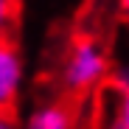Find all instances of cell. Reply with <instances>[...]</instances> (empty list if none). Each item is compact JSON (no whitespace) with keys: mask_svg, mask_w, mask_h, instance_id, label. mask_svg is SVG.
<instances>
[{"mask_svg":"<svg viewBox=\"0 0 129 129\" xmlns=\"http://www.w3.org/2000/svg\"><path fill=\"white\" fill-rule=\"evenodd\" d=\"M118 17H121V23L129 28V0H118Z\"/></svg>","mask_w":129,"mask_h":129,"instance_id":"8992f818","label":"cell"},{"mask_svg":"<svg viewBox=\"0 0 129 129\" xmlns=\"http://www.w3.org/2000/svg\"><path fill=\"white\" fill-rule=\"evenodd\" d=\"M76 126H79V110L70 98L39 104L23 123V129H76Z\"/></svg>","mask_w":129,"mask_h":129,"instance_id":"3957f363","label":"cell"},{"mask_svg":"<svg viewBox=\"0 0 129 129\" xmlns=\"http://www.w3.org/2000/svg\"><path fill=\"white\" fill-rule=\"evenodd\" d=\"M107 129H129V70L121 73L115 81V104Z\"/></svg>","mask_w":129,"mask_h":129,"instance_id":"277c9868","label":"cell"},{"mask_svg":"<svg viewBox=\"0 0 129 129\" xmlns=\"http://www.w3.org/2000/svg\"><path fill=\"white\" fill-rule=\"evenodd\" d=\"M23 56L17 51L14 34H0V112L14 115V107L23 90Z\"/></svg>","mask_w":129,"mask_h":129,"instance_id":"7a4b0ae2","label":"cell"},{"mask_svg":"<svg viewBox=\"0 0 129 129\" xmlns=\"http://www.w3.org/2000/svg\"><path fill=\"white\" fill-rule=\"evenodd\" d=\"M20 0H0V34H11L17 23Z\"/></svg>","mask_w":129,"mask_h":129,"instance_id":"5b68a950","label":"cell"},{"mask_svg":"<svg viewBox=\"0 0 129 129\" xmlns=\"http://www.w3.org/2000/svg\"><path fill=\"white\" fill-rule=\"evenodd\" d=\"M110 73H112L110 53L98 37L79 34L76 39H70L62 59V70H59V81L68 98L79 101L93 95L98 87L110 81Z\"/></svg>","mask_w":129,"mask_h":129,"instance_id":"6da1fadb","label":"cell"},{"mask_svg":"<svg viewBox=\"0 0 129 129\" xmlns=\"http://www.w3.org/2000/svg\"><path fill=\"white\" fill-rule=\"evenodd\" d=\"M0 129H20V126H17L14 115H9V112H0Z\"/></svg>","mask_w":129,"mask_h":129,"instance_id":"52a82bcc","label":"cell"}]
</instances>
